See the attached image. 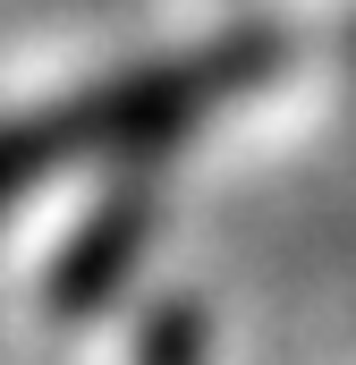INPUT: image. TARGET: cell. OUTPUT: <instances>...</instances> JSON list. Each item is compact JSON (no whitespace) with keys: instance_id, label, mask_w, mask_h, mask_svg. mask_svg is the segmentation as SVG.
I'll list each match as a JSON object with an SVG mask.
<instances>
[{"instance_id":"cell-2","label":"cell","mask_w":356,"mask_h":365,"mask_svg":"<svg viewBox=\"0 0 356 365\" xmlns=\"http://www.w3.org/2000/svg\"><path fill=\"white\" fill-rule=\"evenodd\" d=\"M145 230H153V195H145V187H119V195H102V212L85 221V238H77V247L60 255V272H51L60 306H68V314L102 306V297L127 280V264L145 255Z\"/></svg>"},{"instance_id":"cell-1","label":"cell","mask_w":356,"mask_h":365,"mask_svg":"<svg viewBox=\"0 0 356 365\" xmlns=\"http://www.w3.org/2000/svg\"><path fill=\"white\" fill-rule=\"evenodd\" d=\"M263 68H271V34H238V43L162 60V68H127V77H110V86L60 102V110L0 119V204L26 195V187H43L51 170H68V162H85V153L162 145L187 119H204L212 102H229L238 86H255Z\"/></svg>"}]
</instances>
